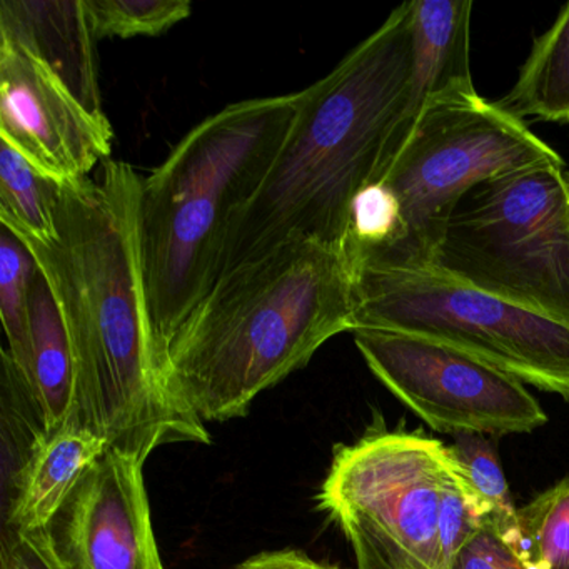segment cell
<instances>
[{
	"label": "cell",
	"mask_w": 569,
	"mask_h": 569,
	"mask_svg": "<svg viewBox=\"0 0 569 569\" xmlns=\"http://www.w3.org/2000/svg\"><path fill=\"white\" fill-rule=\"evenodd\" d=\"M451 471L448 446L438 439L419 432H375L336 451L318 506L331 519H368L436 569L439 505Z\"/></svg>",
	"instance_id": "9"
},
{
	"label": "cell",
	"mask_w": 569,
	"mask_h": 569,
	"mask_svg": "<svg viewBox=\"0 0 569 569\" xmlns=\"http://www.w3.org/2000/svg\"><path fill=\"white\" fill-rule=\"evenodd\" d=\"M332 521L348 538L358 569H431L361 516L339 515Z\"/></svg>",
	"instance_id": "23"
},
{
	"label": "cell",
	"mask_w": 569,
	"mask_h": 569,
	"mask_svg": "<svg viewBox=\"0 0 569 569\" xmlns=\"http://www.w3.org/2000/svg\"><path fill=\"white\" fill-rule=\"evenodd\" d=\"M411 6V81L401 122L392 134L388 168L431 99L456 89H476L469 59L471 0H412Z\"/></svg>",
	"instance_id": "13"
},
{
	"label": "cell",
	"mask_w": 569,
	"mask_h": 569,
	"mask_svg": "<svg viewBox=\"0 0 569 569\" xmlns=\"http://www.w3.org/2000/svg\"><path fill=\"white\" fill-rule=\"evenodd\" d=\"M96 41L164 34L191 16V0H84Z\"/></svg>",
	"instance_id": "21"
},
{
	"label": "cell",
	"mask_w": 569,
	"mask_h": 569,
	"mask_svg": "<svg viewBox=\"0 0 569 569\" xmlns=\"http://www.w3.org/2000/svg\"><path fill=\"white\" fill-rule=\"evenodd\" d=\"M485 525L481 511L466 491L452 465V471L442 488L441 505H439L436 569H451L459 549Z\"/></svg>",
	"instance_id": "22"
},
{
	"label": "cell",
	"mask_w": 569,
	"mask_h": 569,
	"mask_svg": "<svg viewBox=\"0 0 569 569\" xmlns=\"http://www.w3.org/2000/svg\"><path fill=\"white\" fill-rule=\"evenodd\" d=\"M38 259L11 229L0 228V315L8 348L18 368L28 356L29 298L38 272Z\"/></svg>",
	"instance_id": "20"
},
{
	"label": "cell",
	"mask_w": 569,
	"mask_h": 569,
	"mask_svg": "<svg viewBox=\"0 0 569 569\" xmlns=\"http://www.w3.org/2000/svg\"><path fill=\"white\" fill-rule=\"evenodd\" d=\"M299 102L292 92L226 106L142 179V288L159 371L176 332L218 284L232 218L274 164Z\"/></svg>",
	"instance_id": "4"
},
{
	"label": "cell",
	"mask_w": 569,
	"mask_h": 569,
	"mask_svg": "<svg viewBox=\"0 0 569 569\" xmlns=\"http://www.w3.org/2000/svg\"><path fill=\"white\" fill-rule=\"evenodd\" d=\"M142 465L108 448L44 529L64 569H164Z\"/></svg>",
	"instance_id": "11"
},
{
	"label": "cell",
	"mask_w": 569,
	"mask_h": 569,
	"mask_svg": "<svg viewBox=\"0 0 569 569\" xmlns=\"http://www.w3.org/2000/svg\"><path fill=\"white\" fill-rule=\"evenodd\" d=\"M234 569H341L338 566L326 565L315 561L308 555L295 549H282V551L261 552L246 559Z\"/></svg>",
	"instance_id": "26"
},
{
	"label": "cell",
	"mask_w": 569,
	"mask_h": 569,
	"mask_svg": "<svg viewBox=\"0 0 569 569\" xmlns=\"http://www.w3.org/2000/svg\"><path fill=\"white\" fill-rule=\"evenodd\" d=\"M515 118L569 122V4L532 44L515 86L498 101Z\"/></svg>",
	"instance_id": "16"
},
{
	"label": "cell",
	"mask_w": 569,
	"mask_h": 569,
	"mask_svg": "<svg viewBox=\"0 0 569 569\" xmlns=\"http://www.w3.org/2000/svg\"><path fill=\"white\" fill-rule=\"evenodd\" d=\"M352 329L345 249L289 241L219 279L169 342L162 385L199 421H231Z\"/></svg>",
	"instance_id": "3"
},
{
	"label": "cell",
	"mask_w": 569,
	"mask_h": 569,
	"mask_svg": "<svg viewBox=\"0 0 569 569\" xmlns=\"http://www.w3.org/2000/svg\"><path fill=\"white\" fill-rule=\"evenodd\" d=\"M112 138L108 116L91 114L46 66L0 39V141L64 186L109 159Z\"/></svg>",
	"instance_id": "10"
},
{
	"label": "cell",
	"mask_w": 569,
	"mask_h": 569,
	"mask_svg": "<svg viewBox=\"0 0 569 569\" xmlns=\"http://www.w3.org/2000/svg\"><path fill=\"white\" fill-rule=\"evenodd\" d=\"M566 181H568V188H569V169L566 171Z\"/></svg>",
	"instance_id": "27"
},
{
	"label": "cell",
	"mask_w": 569,
	"mask_h": 569,
	"mask_svg": "<svg viewBox=\"0 0 569 569\" xmlns=\"http://www.w3.org/2000/svg\"><path fill=\"white\" fill-rule=\"evenodd\" d=\"M496 529L525 569H569V476Z\"/></svg>",
	"instance_id": "18"
},
{
	"label": "cell",
	"mask_w": 569,
	"mask_h": 569,
	"mask_svg": "<svg viewBox=\"0 0 569 569\" xmlns=\"http://www.w3.org/2000/svg\"><path fill=\"white\" fill-rule=\"evenodd\" d=\"M452 465L486 525L501 528L515 518L516 509L495 446L482 435H458L448 446Z\"/></svg>",
	"instance_id": "19"
},
{
	"label": "cell",
	"mask_w": 569,
	"mask_h": 569,
	"mask_svg": "<svg viewBox=\"0 0 569 569\" xmlns=\"http://www.w3.org/2000/svg\"><path fill=\"white\" fill-rule=\"evenodd\" d=\"M451 569H525L498 529L485 525L465 542Z\"/></svg>",
	"instance_id": "25"
},
{
	"label": "cell",
	"mask_w": 569,
	"mask_h": 569,
	"mask_svg": "<svg viewBox=\"0 0 569 569\" xmlns=\"http://www.w3.org/2000/svg\"><path fill=\"white\" fill-rule=\"evenodd\" d=\"M352 336L372 375L435 431L525 435L548 421L525 382L451 346L385 329Z\"/></svg>",
	"instance_id": "8"
},
{
	"label": "cell",
	"mask_w": 569,
	"mask_h": 569,
	"mask_svg": "<svg viewBox=\"0 0 569 569\" xmlns=\"http://www.w3.org/2000/svg\"><path fill=\"white\" fill-rule=\"evenodd\" d=\"M61 184L42 174L21 152L0 141V222L22 241L56 236Z\"/></svg>",
	"instance_id": "17"
},
{
	"label": "cell",
	"mask_w": 569,
	"mask_h": 569,
	"mask_svg": "<svg viewBox=\"0 0 569 569\" xmlns=\"http://www.w3.org/2000/svg\"><path fill=\"white\" fill-rule=\"evenodd\" d=\"M355 329L451 346L569 405V325L466 284L435 264H359Z\"/></svg>",
	"instance_id": "6"
},
{
	"label": "cell",
	"mask_w": 569,
	"mask_h": 569,
	"mask_svg": "<svg viewBox=\"0 0 569 569\" xmlns=\"http://www.w3.org/2000/svg\"><path fill=\"white\" fill-rule=\"evenodd\" d=\"M429 264L569 325L565 161L541 162L475 186L452 211Z\"/></svg>",
	"instance_id": "7"
},
{
	"label": "cell",
	"mask_w": 569,
	"mask_h": 569,
	"mask_svg": "<svg viewBox=\"0 0 569 569\" xmlns=\"http://www.w3.org/2000/svg\"><path fill=\"white\" fill-rule=\"evenodd\" d=\"M0 39L49 69L91 114L104 118L96 38L84 0H2Z\"/></svg>",
	"instance_id": "12"
},
{
	"label": "cell",
	"mask_w": 569,
	"mask_h": 569,
	"mask_svg": "<svg viewBox=\"0 0 569 569\" xmlns=\"http://www.w3.org/2000/svg\"><path fill=\"white\" fill-rule=\"evenodd\" d=\"M561 156L525 121L476 89H456L422 108L381 184L398 208V238L352 264H429L462 196L475 186Z\"/></svg>",
	"instance_id": "5"
},
{
	"label": "cell",
	"mask_w": 569,
	"mask_h": 569,
	"mask_svg": "<svg viewBox=\"0 0 569 569\" xmlns=\"http://www.w3.org/2000/svg\"><path fill=\"white\" fill-rule=\"evenodd\" d=\"M141 191L131 164L106 159L94 178L61 186L54 238L24 242L71 338L78 376L71 422L144 465L162 446L209 445L211 436L162 385L142 288Z\"/></svg>",
	"instance_id": "1"
},
{
	"label": "cell",
	"mask_w": 569,
	"mask_h": 569,
	"mask_svg": "<svg viewBox=\"0 0 569 569\" xmlns=\"http://www.w3.org/2000/svg\"><path fill=\"white\" fill-rule=\"evenodd\" d=\"M46 431H58L76 412L78 376L71 338L54 292L41 269L36 272L29 298L28 356L22 368Z\"/></svg>",
	"instance_id": "15"
},
{
	"label": "cell",
	"mask_w": 569,
	"mask_h": 569,
	"mask_svg": "<svg viewBox=\"0 0 569 569\" xmlns=\"http://www.w3.org/2000/svg\"><path fill=\"white\" fill-rule=\"evenodd\" d=\"M411 69L412 6L405 2L326 78L301 91L274 164L232 218L219 279L289 241L346 251L356 196L381 181L388 168Z\"/></svg>",
	"instance_id": "2"
},
{
	"label": "cell",
	"mask_w": 569,
	"mask_h": 569,
	"mask_svg": "<svg viewBox=\"0 0 569 569\" xmlns=\"http://www.w3.org/2000/svg\"><path fill=\"white\" fill-rule=\"evenodd\" d=\"M106 449L104 439L74 422L51 435L46 432L29 452L11 488L4 491V529L48 528Z\"/></svg>",
	"instance_id": "14"
},
{
	"label": "cell",
	"mask_w": 569,
	"mask_h": 569,
	"mask_svg": "<svg viewBox=\"0 0 569 569\" xmlns=\"http://www.w3.org/2000/svg\"><path fill=\"white\" fill-rule=\"evenodd\" d=\"M0 569H64V566L56 556L44 529H4Z\"/></svg>",
	"instance_id": "24"
}]
</instances>
